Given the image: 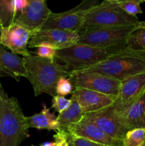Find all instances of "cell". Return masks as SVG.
<instances>
[{"label":"cell","mask_w":145,"mask_h":146,"mask_svg":"<svg viewBox=\"0 0 145 146\" xmlns=\"http://www.w3.org/2000/svg\"><path fill=\"white\" fill-rule=\"evenodd\" d=\"M16 13L14 0H0V28L14 24Z\"/></svg>","instance_id":"cell-21"},{"label":"cell","mask_w":145,"mask_h":146,"mask_svg":"<svg viewBox=\"0 0 145 146\" xmlns=\"http://www.w3.org/2000/svg\"><path fill=\"white\" fill-rule=\"evenodd\" d=\"M83 116L84 113L80 105L76 101L72 100L71 106L63 112L58 114L57 116L58 123V131L68 133L74 125L82 121Z\"/></svg>","instance_id":"cell-19"},{"label":"cell","mask_w":145,"mask_h":146,"mask_svg":"<svg viewBox=\"0 0 145 146\" xmlns=\"http://www.w3.org/2000/svg\"><path fill=\"white\" fill-rule=\"evenodd\" d=\"M68 143H69V146H105L83 139V138L72 136L71 135H69V137H68Z\"/></svg>","instance_id":"cell-27"},{"label":"cell","mask_w":145,"mask_h":146,"mask_svg":"<svg viewBox=\"0 0 145 146\" xmlns=\"http://www.w3.org/2000/svg\"><path fill=\"white\" fill-rule=\"evenodd\" d=\"M73 88L72 83L68 77H61L57 83L55 91L57 95L64 97L72 94Z\"/></svg>","instance_id":"cell-24"},{"label":"cell","mask_w":145,"mask_h":146,"mask_svg":"<svg viewBox=\"0 0 145 146\" xmlns=\"http://www.w3.org/2000/svg\"><path fill=\"white\" fill-rule=\"evenodd\" d=\"M33 33L16 24L0 28V45L6 47L13 54L28 56L31 54L28 44Z\"/></svg>","instance_id":"cell-13"},{"label":"cell","mask_w":145,"mask_h":146,"mask_svg":"<svg viewBox=\"0 0 145 146\" xmlns=\"http://www.w3.org/2000/svg\"><path fill=\"white\" fill-rule=\"evenodd\" d=\"M72 103V100L71 98L68 99L63 96L56 95L55 96L53 97L51 108H53L58 113H61L64 111L68 109L71 106Z\"/></svg>","instance_id":"cell-25"},{"label":"cell","mask_w":145,"mask_h":146,"mask_svg":"<svg viewBox=\"0 0 145 146\" xmlns=\"http://www.w3.org/2000/svg\"><path fill=\"white\" fill-rule=\"evenodd\" d=\"M82 121L92 123L108 135L121 141L128 132L111 106L96 112L85 114Z\"/></svg>","instance_id":"cell-12"},{"label":"cell","mask_w":145,"mask_h":146,"mask_svg":"<svg viewBox=\"0 0 145 146\" xmlns=\"http://www.w3.org/2000/svg\"><path fill=\"white\" fill-rule=\"evenodd\" d=\"M79 36L80 33L78 31L58 29L39 30L31 36L28 47L33 48L45 46L55 50H61L76 44Z\"/></svg>","instance_id":"cell-9"},{"label":"cell","mask_w":145,"mask_h":146,"mask_svg":"<svg viewBox=\"0 0 145 146\" xmlns=\"http://www.w3.org/2000/svg\"><path fill=\"white\" fill-rule=\"evenodd\" d=\"M144 143V128H136L129 131L122 140L123 146H142Z\"/></svg>","instance_id":"cell-22"},{"label":"cell","mask_w":145,"mask_h":146,"mask_svg":"<svg viewBox=\"0 0 145 146\" xmlns=\"http://www.w3.org/2000/svg\"><path fill=\"white\" fill-rule=\"evenodd\" d=\"M71 98L79 104L84 115L107 108L115 100V97L82 88H74Z\"/></svg>","instance_id":"cell-14"},{"label":"cell","mask_w":145,"mask_h":146,"mask_svg":"<svg viewBox=\"0 0 145 146\" xmlns=\"http://www.w3.org/2000/svg\"><path fill=\"white\" fill-rule=\"evenodd\" d=\"M125 48L145 53V21L132 31L126 38Z\"/></svg>","instance_id":"cell-20"},{"label":"cell","mask_w":145,"mask_h":146,"mask_svg":"<svg viewBox=\"0 0 145 146\" xmlns=\"http://www.w3.org/2000/svg\"><path fill=\"white\" fill-rule=\"evenodd\" d=\"M29 0H14V7L16 12L24 9L28 4Z\"/></svg>","instance_id":"cell-29"},{"label":"cell","mask_w":145,"mask_h":146,"mask_svg":"<svg viewBox=\"0 0 145 146\" xmlns=\"http://www.w3.org/2000/svg\"><path fill=\"white\" fill-rule=\"evenodd\" d=\"M0 94H1V95H5V94H7L5 91H4V90L3 89L2 86H1V82H0Z\"/></svg>","instance_id":"cell-31"},{"label":"cell","mask_w":145,"mask_h":146,"mask_svg":"<svg viewBox=\"0 0 145 146\" xmlns=\"http://www.w3.org/2000/svg\"><path fill=\"white\" fill-rule=\"evenodd\" d=\"M115 52L117 51L107 48L76 44L68 48L57 50L55 59L61 61V65L70 74L102 62Z\"/></svg>","instance_id":"cell-5"},{"label":"cell","mask_w":145,"mask_h":146,"mask_svg":"<svg viewBox=\"0 0 145 146\" xmlns=\"http://www.w3.org/2000/svg\"><path fill=\"white\" fill-rule=\"evenodd\" d=\"M81 71L96 72L122 81L145 74V53L125 48L114 53L105 61Z\"/></svg>","instance_id":"cell-3"},{"label":"cell","mask_w":145,"mask_h":146,"mask_svg":"<svg viewBox=\"0 0 145 146\" xmlns=\"http://www.w3.org/2000/svg\"><path fill=\"white\" fill-rule=\"evenodd\" d=\"M57 50L51 48V47L45 46H41L36 48L35 54L41 58H48L51 60H55V55H56Z\"/></svg>","instance_id":"cell-26"},{"label":"cell","mask_w":145,"mask_h":146,"mask_svg":"<svg viewBox=\"0 0 145 146\" xmlns=\"http://www.w3.org/2000/svg\"><path fill=\"white\" fill-rule=\"evenodd\" d=\"M68 78L74 88H82L106 94L115 98L119 94L121 81L96 72L77 71L70 73Z\"/></svg>","instance_id":"cell-7"},{"label":"cell","mask_w":145,"mask_h":146,"mask_svg":"<svg viewBox=\"0 0 145 146\" xmlns=\"http://www.w3.org/2000/svg\"><path fill=\"white\" fill-rule=\"evenodd\" d=\"M68 137H69L68 133L57 131L56 134L53 135V138L55 140V143H56V146H69Z\"/></svg>","instance_id":"cell-28"},{"label":"cell","mask_w":145,"mask_h":146,"mask_svg":"<svg viewBox=\"0 0 145 146\" xmlns=\"http://www.w3.org/2000/svg\"><path fill=\"white\" fill-rule=\"evenodd\" d=\"M98 1H83L75 8L61 13L51 12L41 30L58 29L71 31L82 30L87 10L95 5Z\"/></svg>","instance_id":"cell-8"},{"label":"cell","mask_w":145,"mask_h":146,"mask_svg":"<svg viewBox=\"0 0 145 146\" xmlns=\"http://www.w3.org/2000/svg\"><path fill=\"white\" fill-rule=\"evenodd\" d=\"M127 131L145 129V94L125 112L118 115Z\"/></svg>","instance_id":"cell-17"},{"label":"cell","mask_w":145,"mask_h":146,"mask_svg":"<svg viewBox=\"0 0 145 146\" xmlns=\"http://www.w3.org/2000/svg\"><path fill=\"white\" fill-rule=\"evenodd\" d=\"M140 22L137 17L129 15L119 8L116 0H105L87 10L82 30L94 27L130 26Z\"/></svg>","instance_id":"cell-6"},{"label":"cell","mask_w":145,"mask_h":146,"mask_svg":"<svg viewBox=\"0 0 145 146\" xmlns=\"http://www.w3.org/2000/svg\"><path fill=\"white\" fill-rule=\"evenodd\" d=\"M118 7L124 11L132 17H136L139 14H142L140 4L144 2L142 0H116Z\"/></svg>","instance_id":"cell-23"},{"label":"cell","mask_w":145,"mask_h":146,"mask_svg":"<svg viewBox=\"0 0 145 146\" xmlns=\"http://www.w3.org/2000/svg\"><path fill=\"white\" fill-rule=\"evenodd\" d=\"M24 59L26 78L34 88L35 96L44 93L55 96L58 80L61 77H68L69 73L55 59L41 58L33 54L24 57Z\"/></svg>","instance_id":"cell-1"},{"label":"cell","mask_w":145,"mask_h":146,"mask_svg":"<svg viewBox=\"0 0 145 146\" xmlns=\"http://www.w3.org/2000/svg\"><path fill=\"white\" fill-rule=\"evenodd\" d=\"M144 94L145 74L134 76L121 81L119 94L111 106L117 115H120Z\"/></svg>","instance_id":"cell-11"},{"label":"cell","mask_w":145,"mask_h":146,"mask_svg":"<svg viewBox=\"0 0 145 146\" xmlns=\"http://www.w3.org/2000/svg\"><path fill=\"white\" fill-rule=\"evenodd\" d=\"M8 76L19 81L20 77L26 78L24 57L7 51L0 45V76Z\"/></svg>","instance_id":"cell-16"},{"label":"cell","mask_w":145,"mask_h":146,"mask_svg":"<svg viewBox=\"0 0 145 146\" xmlns=\"http://www.w3.org/2000/svg\"><path fill=\"white\" fill-rule=\"evenodd\" d=\"M38 146H56V143L55 142H44Z\"/></svg>","instance_id":"cell-30"},{"label":"cell","mask_w":145,"mask_h":146,"mask_svg":"<svg viewBox=\"0 0 145 146\" xmlns=\"http://www.w3.org/2000/svg\"><path fill=\"white\" fill-rule=\"evenodd\" d=\"M26 120L28 128L46 129L55 131H58V130L57 116H55L53 113H51V109L47 108L45 105L44 106L41 112L31 116H26Z\"/></svg>","instance_id":"cell-18"},{"label":"cell","mask_w":145,"mask_h":146,"mask_svg":"<svg viewBox=\"0 0 145 146\" xmlns=\"http://www.w3.org/2000/svg\"><path fill=\"white\" fill-rule=\"evenodd\" d=\"M26 118L16 98L0 94V146H19L28 138Z\"/></svg>","instance_id":"cell-2"},{"label":"cell","mask_w":145,"mask_h":146,"mask_svg":"<svg viewBox=\"0 0 145 146\" xmlns=\"http://www.w3.org/2000/svg\"><path fill=\"white\" fill-rule=\"evenodd\" d=\"M142 146H145V143H144V145H142Z\"/></svg>","instance_id":"cell-32"},{"label":"cell","mask_w":145,"mask_h":146,"mask_svg":"<svg viewBox=\"0 0 145 146\" xmlns=\"http://www.w3.org/2000/svg\"></svg>","instance_id":"cell-33"},{"label":"cell","mask_w":145,"mask_h":146,"mask_svg":"<svg viewBox=\"0 0 145 146\" xmlns=\"http://www.w3.org/2000/svg\"><path fill=\"white\" fill-rule=\"evenodd\" d=\"M51 12L45 0H29L28 5L16 13L14 24L34 34L41 30Z\"/></svg>","instance_id":"cell-10"},{"label":"cell","mask_w":145,"mask_h":146,"mask_svg":"<svg viewBox=\"0 0 145 146\" xmlns=\"http://www.w3.org/2000/svg\"><path fill=\"white\" fill-rule=\"evenodd\" d=\"M142 21L130 26L90 27L80 32L78 44L118 51L125 48L126 38Z\"/></svg>","instance_id":"cell-4"},{"label":"cell","mask_w":145,"mask_h":146,"mask_svg":"<svg viewBox=\"0 0 145 146\" xmlns=\"http://www.w3.org/2000/svg\"><path fill=\"white\" fill-rule=\"evenodd\" d=\"M68 134L105 146H123L122 141L112 138L93 123L85 121L74 125Z\"/></svg>","instance_id":"cell-15"}]
</instances>
